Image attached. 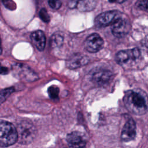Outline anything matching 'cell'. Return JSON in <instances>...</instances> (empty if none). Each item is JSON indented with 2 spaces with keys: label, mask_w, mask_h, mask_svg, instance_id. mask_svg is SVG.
Wrapping results in <instances>:
<instances>
[{
  "label": "cell",
  "mask_w": 148,
  "mask_h": 148,
  "mask_svg": "<svg viewBox=\"0 0 148 148\" xmlns=\"http://www.w3.org/2000/svg\"><path fill=\"white\" fill-rule=\"evenodd\" d=\"M123 99L126 108L134 114L141 115L148 110V98L143 92L134 90L128 91Z\"/></svg>",
  "instance_id": "1"
},
{
  "label": "cell",
  "mask_w": 148,
  "mask_h": 148,
  "mask_svg": "<svg viewBox=\"0 0 148 148\" xmlns=\"http://www.w3.org/2000/svg\"><path fill=\"white\" fill-rule=\"evenodd\" d=\"M17 141V132L10 122L0 120V147H8Z\"/></svg>",
  "instance_id": "2"
},
{
  "label": "cell",
  "mask_w": 148,
  "mask_h": 148,
  "mask_svg": "<svg viewBox=\"0 0 148 148\" xmlns=\"http://www.w3.org/2000/svg\"><path fill=\"white\" fill-rule=\"evenodd\" d=\"M17 141L24 145L31 143L35 138L37 130L34 124L29 121L23 120L16 127Z\"/></svg>",
  "instance_id": "3"
},
{
  "label": "cell",
  "mask_w": 148,
  "mask_h": 148,
  "mask_svg": "<svg viewBox=\"0 0 148 148\" xmlns=\"http://www.w3.org/2000/svg\"><path fill=\"white\" fill-rule=\"evenodd\" d=\"M111 29L112 32L114 36L122 38L129 32L130 24L128 20L121 16H119L112 24Z\"/></svg>",
  "instance_id": "4"
},
{
  "label": "cell",
  "mask_w": 148,
  "mask_h": 148,
  "mask_svg": "<svg viewBox=\"0 0 148 148\" xmlns=\"http://www.w3.org/2000/svg\"><path fill=\"white\" fill-rule=\"evenodd\" d=\"M13 73L20 79L34 81L36 80L38 77L36 73L29 66L23 64H15L12 66Z\"/></svg>",
  "instance_id": "5"
},
{
  "label": "cell",
  "mask_w": 148,
  "mask_h": 148,
  "mask_svg": "<svg viewBox=\"0 0 148 148\" xmlns=\"http://www.w3.org/2000/svg\"><path fill=\"white\" fill-rule=\"evenodd\" d=\"M140 56V51L138 48L119 51L116 55V61L120 65H124L130 61H135Z\"/></svg>",
  "instance_id": "6"
},
{
  "label": "cell",
  "mask_w": 148,
  "mask_h": 148,
  "mask_svg": "<svg viewBox=\"0 0 148 148\" xmlns=\"http://www.w3.org/2000/svg\"><path fill=\"white\" fill-rule=\"evenodd\" d=\"M103 40L98 34L89 35L84 42L85 49L90 53H96L101 50L103 46Z\"/></svg>",
  "instance_id": "7"
},
{
  "label": "cell",
  "mask_w": 148,
  "mask_h": 148,
  "mask_svg": "<svg viewBox=\"0 0 148 148\" xmlns=\"http://www.w3.org/2000/svg\"><path fill=\"white\" fill-rule=\"evenodd\" d=\"M120 16L119 12L116 10L108 11L98 15L94 20L95 25L98 27H103L112 24Z\"/></svg>",
  "instance_id": "8"
},
{
  "label": "cell",
  "mask_w": 148,
  "mask_h": 148,
  "mask_svg": "<svg viewBox=\"0 0 148 148\" xmlns=\"http://www.w3.org/2000/svg\"><path fill=\"white\" fill-rule=\"evenodd\" d=\"M88 61L87 56L81 53H75L66 60V65L68 68L74 69L86 65Z\"/></svg>",
  "instance_id": "9"
},
{
  "label": "cell",
  "mask_w": 148,
  "mask_h": 148,
  "mask_svg": "<svg viewBox=\"0 0 148 148\" xmlns=\"http://www.w3.org/2000/svg\"><path fill=\"white\" fill-rule=\"evenodd\" d=\"M66 140L69 143V148H86V142L81 132L74 131L68 134L66 136Z\"/></svg>",
  "instance_id": "10"
},
{
  "label": "cell",
  "mask_w": 148,
  "mask_h": 148,
  "mask_svg": "<svg viewBox=\"0 0 148 148\" xmlns=\"http://www.w3.org/2000/svg\"><path fill=\"white\" fill-rule=\"evenodd\" d=\"M136 136V125L133 119L128 120L124 125L121 133V139L124 142L131 141Z\"/></svg>",
  "instance_id": "11"
},
{
  "label": "cell",
  "mask_w": 148,
  "mask_h": 148,
  "mask_svg": "<svg viewBox=\"0 0 148 148\" xmlns=\"http://www.w3.org/2000/svg\"><path fill=\"white\" fill-rule=\"evenodd\" d=\"M31 39L34 45L39 50L43 51L46 45V36L42 31L37 30L31 35Z\"/></svg>",
  "instance_id": "12"
},
{
  "label": "cell",
  "mask_w": 148,
  "mask_h": 148,
  "mask_svg": "<svg viewBox=\"0 0 148 148\" xmlns=\"http://www.w3.org/2000/svg\"><path fill=\"white\" fill-rule=\"evenodd\" d=\"M112 77V73L108 70H99L92 75V80L97 84L101 85L107 83Z\"/></svg>",
  "instance_id": "13"
},
{
  "label": "cell",
  "mask_w": 148,
  "mask_h": 148,
  "mask_svg": "<svg viewBox=\"0 0 148 148\" xmlns=\"http://www.w3.org/2000/svg\"><path fill=\"white\" fill-rule=\"evenodd\" d=\"M96 6L95 0H77L76 8L81 12H90Z\"/></svg>",
  "instance_id": "14"
},
{
  "label": "cell",
  "mask_w": 148,
  "mask_h": 148,
  "mask_svg": "<svg viewBox=\"0 0 148 148\" xmlns=\"http://www.w3.org/2000/svg\"><path fill=\"white\" fill-rule=\"evenodd\" d=\"M63 36L58 34H54L50 39V44L51 47H58L61 46L63 43Z\"/></svg>",
  "instance_id": "15"
},
{
  "label": "cell",
  "mask_w": 148,
  "mask_h": 148,
  "mask_svg": "<svg viewBox=\"0 0 148 148\" xmlns=\"http://www.w3.org/2000/svg\"><path fill=\"white\" fill-rule=\"evenodd\" d=\"M14 91V88L10 87L6 88L0 91V105L3 103L9 95Z\"/></svg>",
  "instance_id": "16"
},
{
  "label": "cell",
  "mask_w": 148,
  "mask_h": 148,
  "mask_svg": "<svg viewBox=\"0 0 148 148\" xmlns=\"http://www.w3.org/2000/svg\"><path fill=\"white\" fill-rule=\"evenodd\" d=\"M49 97L52 99H57L58 98L59 88L56 86H51L47 90Z\"/></svg>",
  "instance_id": "17"
},
{
  "label": "cell",
  "mask_w": 148,
  "mask_h": 148,
  "mask_svg": "<svg viewBox=\"0 0 148 148\" xmlns=\"http://www.w3.org/2000/svg\"><path fill=\"white\" fill-rule=\"evenodd\" d=\"M135 5L138 9L148 12V0H138Z\"/></svg>",
  "instance_id": "18"
},
{
  "label": "cell",
  "mask_w": 148,
  "mask_h": 148,
  "mask_svg": "<svg viewBox=\"0 0 148 148\" xmlns=\"http://www.w3.org/2000/svg\"><path fill=\"white\" fill-rule=\"evenodd\" d=\"M39 17L40 18V19L45 22V23H48L50 21V16L49 15V14L47 13V10L45 8H42L40 12H39Z\"/></svg>",
  "instance_id": "19"
},
{
  "label": "cell",
  "mask_w": 148,
  "mask_h": 148,
  "mask_svg": "<svg viewBox=\"0 0 148 148\" xmlns=\"http://www.w3.org/2000/svg\"><path fill=\"white\" fill-rule=\"evenodd\" d=\"M48 3L49 6L53 9H58L61 5L62 1L61 0H48Z\"/></svg>",
  "instance_id": "20"
},
{
  "label": "cell",
  "mask_w": 148,
  "mask_h": 148,
  "mask_svg": "<svg viewBox=\"0 0 148 148\" xmlns=\"http://www.w3.org/2000/svg\"><path fill=\"white\" fill-rule=\"evenodd\" d=\"M3 3L4 5L6 6V8L10 9V10H13L16 9V5L14 2H13L11 0H2Z\"/></svg>",
  "instance_id": "21"
},
{
  "label": "cell",
  "mask_w": 148,
  "mask_h": 148,
  "mask_svg": "<svg viewBox=\"0 0 148 148\" xmlns=\"http://www.w3.org/2000/svg\"><path fill=\"white\" fill-rule=\"evenodd\" d=\"M9 72V70L5 66H0V74L1 75H5Z\"/></svg>",
  "instance_id": "22"
},
{
  "label": "cell",
  "mask_w": 148,
  "mask_h": 148,
  "mask_svg": "<svg viewBox=\"0 0 148 148\" xmlns=\"http://www.w3.org/2000/svg\"><path fill=\"white\" fill-rule=\"evenodd\" d=\"M108 1L112 3L116 2L118 3H123L124 1H125L126 0H108Z\"/></svg>",
  "instance_id": "23"
},
{
  "label": "cell",
  "mask_w": 148,
  "mask_h": 148,
  "mask_svg": "<svg viewBox=\"0 0 148 148\" xmlns=\"http://www.w3.org/2000/svg\"><path fill=\"white\" fill-rule=\"evenodd\" d=\"M2 52V45H1V40L0 38V54H1Z\"/></svg>",
  "instance_id": "24"
}]
</instances>
